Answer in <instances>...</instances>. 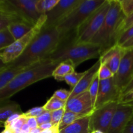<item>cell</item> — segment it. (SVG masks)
Listing matches in <instances>:
<instances>
[{"mask_svg":"<svg viewBox=\"0 0 133 133\" xmlns=\"http://www.w3.org/2000/svg\"><path fill=\"white\" fill-rule=\"evenodd\" d=\"M36 120H37L38 126L44 124V123H50V122H51V112L47 111L46 110V111H45L44 113H43L40 116L36 118Z\"/></svg>","mask_w":133,"mask_h":133,"instance_id":"obj_36","label":"cell"},{"mask_svg":"<svg viewBox=\"0 0 133 133\" xmlns=\"http://www.w3.org/2000/svg\"><path fill=\"white\" fill-rule=\"evenodd\" d=\"M99 83L100 79L98 77V74H97V75H96V77L94 78L92 83L91 84L89 89H88V92H89L90 96L91 97L92 106H93L94 107V110L96 100H97V95H98L99 88Z\"/></svg>","mask_w":133,"mask_h":133,"instance_id":"obj_27","label":"cell"},{"mask_svg":"<svg viewBox=\"0 0 133 133\" xmlns=\"http://www.w3.org/2000/svg\"><path fill=\"white\" fill-rule=\"evenodd\" d=\"M114 75L112 72L106 65L101 64L99 70L98 71V77L100 80H106V79H110L113 77Z\"/></svg>","mask_w":133,"mask_h":133,"instance_id":"obj_32","label":"cell"},{"mask_svg":"<svg viewBox=\"0 0 133 133\" xmlns=\"http://www.w3.org/2000/svg\"><path fill=\"white\" fill-rule=\"evenodd\" d=\"M133 37V25L131 26L125 30L120 35L119 38H118V42H117V45L121 46L123 45V44L129 40Z\"/></svg>","mask_w":133,"mask_h":133,"instance_id":"obj_31","label":"cell"},{"mask_svg":"<svg viewBox=\"0 0 133 133\" xmlns=\"http://www.w3.org/2000/svg\"><path fill=\"white\" fill-rule=\"evenodd\" d=\"M100 66H101V62L99 60H98V61L96 62L92 67L85 71V74L82 77L79 83L77 84L76 87L74 89L70 90V98L88 90L94 79L98 74Z\"/></svg>","mask_w":133,"mask_h":133,"instance_id":"obj_16","label":"cell"},{"mask_svg":"<svg viewBox=\"0 0 133 133\" xmlns=\"http://www.w3.org/2000/svg\"><path fill=\"white\" fill-rule=\"evenodd\" d=\"M23 70V69L10 67L7 66L4 70L0 71V91L9 84V82L14 77L22 72Z\"/></svg>","mask_w":133,"mask_h":133,"instance_id":"obj_21","label":"cell"},{"mask_svg":"<svg viewBox=\"0 0 133 133\" xmlns=\"http://www.w3.org/2000/svg\"><path fill=\"white\" fill-rule=\"evenodd\" d=\"M110 7V0L105 2L96 9L76 31V41L79 43L90 42L99 31Z\"/></svg>","mask_w":133,"mask_h":133,"instance_id":"obj_8","label":"cell"},{"mask_svg":"<svg viewBox=\"0 0 133 133\" xmlns=\"http://www.w3.org/2000/svg\"><path fill=\"white\" fill-rule=\"evenodd\" d=\"M30 131H31V129H30L29 126L28 125L27 123H25L23 125V127L21 129V132L23 133H29Z\"/></svg>","mask_w":133,"mask_h":133,"instance_id":"obj_45","label":"cell"},{"mask_svg":"<svg viewBox=\"0 0 133 133\" xmlns=\"http://www.w3.org/2000/svg\"><path fill=\"white\" fill-rule=\"evenodd\" d=\"M16 22H24L21 18L14 14L1 12L0 13V31L5 30L9 27L12 23Z\"/></svg>","mask_w":133,"mask_h":133,"instance_id":"obj_22","label":"cell"},{"mask_svg":"<svg viewBox=\"0 0 133 133\" xmlns=\"http://www.w3.org/2000/svg\"><path fill=\"white\" fill-rule=\"evenodd\" d=\"M0 127H4V123H0Z\"/></svg>","mask_w":133,"mask_h":133,"instance_id":"obj_49","label":"cell"},{"mask_svg":"<svg viewBox=\"0 0 133 133\" xmlns=\"http://www.w3.org/2000/svg\"><path fill=\"white\" fill-rule=\"evenodd\" d=\"M75 67L70 61H64L61 62L53 71L52 77L58 81H64V78L67 75L75 71Z\"/></svg>","mask_w":133,"mask_h":133,"instance_id":"obj_18","label":"cell"},{"mask_svg":"<svg viewBox=\"0 0 133 133\" xmlns=\"http://www.w3.org/2000/svg\"><path fill=\"white\" fill-rule=\"evenodd\" d=\"M53 96L56 98L62 101H67L69 99L70 96V91L65 89H60L55 91L53 94Z\"/></svg>","mask_w":133,"mask_h":133,"instance_id":"obj_35","label":"cell"},{"mask_svg":"<svg viewBox=\"0 0 133 133\" xmlns=\"http://www.w3.org/2000/svg\"><path fill=\"white\" fill-rule=\"evenodd\" d=\"M59 0H37L36 9L41 15L45 14L53 9Z\"/></svg>","mask_w":133,"mask_h":133,"instance_id":"obj_23","label":"cell"},{"mask_svg":"<svg viewBox=\"0 0 133 133\" xmlns=\"http://www.w3.org/2000/svg\"><path fill=\"white\" fill-rule=\"evenodd\" d=\"M99 45L92 42L79 43L76 41V32L61 36L57 49L46 59L61 63L70 61L75 68L87 60L101 57Z\"/></svg>","mask_w":133,"mask_h":133,"instance_id":"obj_2","label":"cell"},{"mask_svg":"<svg viewBox=\"0 0 133 133\" xmlns=\"http://www.w3.org/2000/svg\"><path fill=\"white\" fill-rule=\"evenodd\" d=\"M27 123L28 124V125L29 126L31 130L38 127V125L36 118H34V117H29V118H27Z\"/></svg>","mask_w":133,"mask_h":133,"instance_id":"obj_39","label":"cell"},{"mask_svg":"<svg viewBox=\"0 0 133 133\" xmlns=\"http://www.w3.org/2000/svg\"><path fill=\"white\" fill-rule=\"evenodd\" d=\"M14 133H23V132H21V131H19V132H14Z\"/></svg>","mask_w":133,"mask_h":133,"instance_id":"obj_50","label":"cell"},{"mask_svg":"<svg viewBox=\"0 0 133 133\" xmlns=\"http://www.w3.org/2000/svg\"><path fill=\"white\" fill-rule=\"evenodd\" d=\"M84 74H85V71L80 73L74 71V73L67 75L64 78V81L66 82V83L70 87L71 90H72L76 87L77 84L79 83V82L80 81L82 77L84 76Z\"/></svg>","mask_w":133,"mask_h":133,"instance_id":"obj_28","label":"cell"},{"mask_svg":"<svg viewBox=\"0 0 133 133\" xmlns=\"http://www.w3.org/2000/svg\"><path fill=\"white\" fill-rule=\"evenodd\" d=\"M120 96L121 94L116 87L113 77L106 80H100L99 88L94 109L109 103L118 101Z\"/></svg>","mask_w":133,"mask_h":133,"instance_id":"obj_13","label":"cell"},{"mask_svg":"<svg viewBox=\"0 0 133 133\" xmlns=\"http://www.w3.org/2000/svg\"><path fill=\"white\" fill-rule=\"evenodd\" d=\"M91 133H104L102 131H99V130H94V131H92Z\"/></svg>","mask_w":133,"mask_h":133,"instance_id":"obj_48","label":"cell"},{"mask_svg":"<svg viewBox=\"0 0 133 133\" xmlns=\"http://www.w3.org/2000/svg\"><path fill=\"white\" fill-rule=\"evenodd\" d=\"M122 12L126 18L133 14V0H119Z\"/></svg>","mask_w":133,"mask_h":133,"instance_id":"obj_29","label":"cell"},{"mask_svg":"<svg viewBox=\"0 0 133 133\" xmlns=\"http://www.w3.org/2000/svg\"><path fill=\"white\" fill-rule=\"evenodd\" d=\"M105 1L82 0L81 2L67 16L60 21L55 25L59 31L61 36L76 32L78 28Z\"/></svg>","mask_w":133,"mask_h":133,"instance_id":"obj_5","label":"cell"},{"mask_svg":"<svg viewBox=\"0 0 133 133\" xmlns=\"http://www.w3.org/2000/svg\"><path fill=\"white\" fill-rule=\"evenodd\" d=\"M45 22L46 16L45 14H43L28 33L21 38L15 40L9 47L1 51L0 52V59L1 61L5 64L8 65L16 60L23 53L36 35L40 32L43 26L45 25Z\"/></svg>","mask_w":133,"mask_h":133,"instance_id":"obj_7","label":"cell"},{"mask_svg":"<svg viewBox=\"0 0 133 133\" xmlns=\"http://www.w3.org/2000/svg\"><path fill=\"white\" fill-rule=\"evenodd\" d=\"M6 66H7V65L5 64L1 61V60L0 59V71H2L3 70H4Z\"/></svg>","mask_w":133,"mask_h":133,"instance_id":"obj_46","label":"cell"},{"mask_svg":"<svg viewBox=\"0 0 133 133\" xmlns=\"http://www.w3.org/2000/svg\"><path fill=\"white\" fill-rule=\"evenodd\" d=\"M33 27L25 22H16L10 25L8 29L14 40H17L28 33Z\"/></svg>","mask_w":133,"mask_h":133,"instance_id":"obj_19","label":"cell"},{"mask_svg":"<svg viewBox=\"0 0 133 133\" xmlns=\"http://www.w3.org/2000/svg\"><path fill=\"white\" fill-rule=\"evenodd\" d=\"M132 88H133V78L132 79V80L131 81V82H130V83H129L128 85L127 86V87H126V88H125L124 90L123 91V92H122V95L125 94L127 93V92H129V90H131L132 89ZM122 95H121V96H122Z\"/></svg>","mask_w":133,"mask_h":133,"instance_id":"obj_44","label":"cell"},{"mask_svg":"<svg viewBox=\"0 0 133 133\" xmlns=\"http://www.w3.org/2000/svg\"><path fill=\"white\" fill-rule=\"evenodd\" d=\"M123 133H133V117L127 124Z\"/></svg>","mask_w":133,"mask_h":133,"instance_id":"obj_41","label":"cell"},{"mask_svg":"<svg viewBox=\"0 0 133 133\" xmlns=\"http://www.w3.org/2000/svg\"><path fill=\"white\" fill-rule=\"evenodd\" d=\"M41 131H42L40 129V128H39V127H37V128L31 130V131H30L29 133H40L41 132Z\"/></svg>","mask_w":133,"mask_h":133,"instance_id":"obj_47","label":"cell"},{"mask_svg":"<svg viewBox=\"0 0 133 133\" xmlns=\"http://www.w3.org/2000/svg\"><path fill=\"white\" fill-rule=\"evenodd\" d=\"M15 113H23L19 104L10 102L3 105H0V123L5 124L6 119Z\"/></svg>","mask_w":133,"mask_h":133,"instance_id":"obj_20","label":"cell"},{"mask_svg":"<svg viewBox=\"0 0 133 133\" xmlns=\"http://www.w3.org/2000/svg\"><path fill=\"white\" fill-rule=\"evenodd\" d=\"M66 110L83 115H89L94 110L88 90L69 98L66 101Z\"/></svg>","mask_w":133,"mask_h":133,"instance_id":"obj_14","label":"cell"},{"mask_svg":"<svg viewBox=\"0 0 133 133\" xmlns=\"http://www.w3.org/2000/svg\"><path fill=\"white\" fill-rule=\"evenodd\" d=\"M37 0H0V10L14 14L33 27L41 16L36 9Z\"/></svg>","mask_w":133,"mask_h":133,"instance_id":"obj_6","label":"cell"},{"mask_svg":"<svg viewBox=\"0 0 133 133\" xmlns=\"http://www.w3.org/2000/svg\"><path fill=\"white\" fill-rule=\"evenodd\" d=\"M84 116H85V115L76 114V113H74L73 112L66 110L64 114L63 118H62V120H61V123L58 125V129L60 131V130L65 128L66 127L70 125V124L75 122L77 119H80V118H83Z\"/></svg>","mask_w":133,"mask_h":133,"instance_id":"obj_24","label":"cell"},{"mask_svg":"<svg viewBox=\"0 0 133 133\" xmlns=\"http://www.w3.org/2000/svg\"><path fill=\"white\" fill-rule=\"evenodd\" d=\"M46 110L44 109V107H33L32 109H29L23 113L25 116L27 118L29 117H34V118H38L43 113H44Z\"/></svg>","mask_w":133,"mask_h":133,"instance_id":"obj_33","label":"cell"},{"mask_svg":"<svg viewBox=\"0 0 133 133\" xmlns=\"http://www.w3.org/2000/svg\"><path fill=\"white\" fill-rule=\"evenodd\" d=\"M58 64V62L45 59L23 70L0 91V105L29 86L52 77L53 71Z\"/></svg>","mask_w":133,"mask_h":133,"instance_id":"obj_3","label":"cell"},{"mask_svg":"<svg viewBox=\"0 0 133 133\" xmlns=\"http://www.w3.org/2000/svg\"><path fill=\"white\" fill-rule=\"evenodd\" d=\"M118 103V101H113L93 110L90 114L92 131L99 130L104 133H107Z\"/></svg>","mask_w":133,"mask_h":133,"instance_id":"obj_9","label":"cell"},{"mask_svg":"<svg viewBox=\"0 0 133 133\" xmlns=\"http://www.w3.org/2000/svg\"><path fill=\"white\" fill-rule=\"evenodd\" d=\"M132 25H133V14H131L130 16L126 18L125 19H124V21L123 22L120 28V35L125 31V30H126L127 29H128L129 27H130ZM119 36H120V35H119Z\"/></svg>","mask_w":133,"mask_h":133,"instance_id":"obj_37","label":"cell"},{"mask_svg":"<svg viewBox=\"0 0 133 133\" xmlns=\"http://www.w3.org/2000/svg\"><path fill=\"white\" fill-rule=\"evenodd\" d=\"M125 18L119 0H110V7L103 23L90 42L99 45L101 49V55L117 45L121 26Z\"/></svg>","mask_w":133,"mask_h":133,"instance_id":"obj_4","label":"cell"},{"mask_svg":"<svg viewBox=\"0 0 133 133\" xmlns=\"http://www.w3.org/2000/svg\"><path fill=\"white\" fill-rule=\"evenodd\" d=\"M123 53L124 49L116 45L101 55L99 60L101 64L106 65L112 74L115 75L119 68Z\"/></svg>","mask_w":133,"mask_h":133,"instance_id":"obj_15","label":"cell"},{"mask_svg":"<svg viewBox=\"0 0 133 133\" xmlns=\"http://www.w3.org/2000/svg\"><path fill=\"white\" fill-rule=\"evenodd\" d=\"M119 103L131 105L133 107V88L119 97Z\"/></svg>","mask_w":133,"mask_h":133,"instance_id":"obj_34","label":"cell"},{"mask_svg":"<svg viewBox=\"0 0 133 133\" xmlns=\"http://www.w3.org/2000/svg\"><path fill=\"white\" fill-rule=\"evenodd\" d=\"M14 41L15 40L9 32L8 28L0 31V52L9 47Z\"/></svg>","mask_w":133,"mask_h":133,"instance_id":"obj_26","label":"cell"},{"mask_svg":"<svg viewBox=\"0 0 133 133\" xmlns=\"http://www.w3.org/2000/svg\"><path fill=\"white\" fill-rule=\"evenodd\" d=\"M121 48L123 49H133V37L129 40L126 42L125 44L123 45H121Z\"/></svg>","mask_w":133,"mask_h":133,"instance_id":"obj_40","label":"cell"},{"mask_svg":"<svg viewBox=\"0 0 133 133\" xmlns=\"http://www.w3.org/2000/svg\"><path fill=\"white\" fill-rule=\"evenodd\" d=\"M91 132L90 114L77 119L70 125L59 131V133H91Z\"/></svg>","mask_w":133,"mask_h":133,"instance_id":"obj_17","label":"cell"},{"mask_svg":"<svg viewBox=\"0 0 133 133\" xmlns=\"http://www.w3.org/2000/svg\"><path fill=\"white\" fill-rule=\"evenodd\" d=\"M61 33L55 25H44L23 53L8 66L26 69L45 60L57 49Z\"/></svg>","mask_w":133,"mask_h":133,"instance_id":"obj_1","label":"cell"},{"mask_svg":"<svg viewBox=\"0 0 133 133\" xmlns=\"http://www.w3.org/2000/svg\"><path fill=\"white\" fill-rule=\"evenodd\" d=\"M1 12H3V11H1V10H0V13H1Z\"/></svg>","mask_w":133,"mask_h":133,"instance_id":"obj_51","label":"cell"},{"mask_svg":"<svg viewBox=\"0 0 133 133\" xmlns=\"http://www.w3.org/2000/svg\"><path fill=\"white\" fill-rule=\"evenodd\" d=\"M132 117V107L119 103L107 133H123Z\"/></svg>","mask_w":133,"mask_h":133,"instance_id":"obj_11","label":"cell"},{"mask_svg":"<svg viewBox=\"0 0 133 133\" xmlns=\"http://www.w3.org/2000/svg\"><path fill=\"white\" fill-rule=\"evenodd\" d=\"M53 127H54V126H53V125L52 124L51 122L50 123H44V124L38 126V127L40 128V129L41 130V131H45V130L50 129L53 128Z\"/></svg>","mask_w":133,"mask_h":133,"instance_id":"obj_42","label":"cell"},{"mask_svg":"<svg viewBox=\"0 0 133 133\" xmlns=\"http://www.w3.org/2000/svg\"><path fill=\"white\" fill-rule=\"evenodd\" d=\"M22 114H23V113H15V114L10 116L6 119V122H5L4 127H5V128H6V127H9V125L10 124V123H12L14 121L16 120L17 119H18V118H19V116H20Z\"/></svg>","mask_w":133,"mask_h":133,"instance_id":"obj_38","label":"cell"},{"mask_svg":"<svg viewBox=\"0 0 133 133\" xmlns=\"http://www.w3.org/2000/svg\"><path fill=\"white\" fill-rule=\"evenodd\" d=\"M65 111H66V109L64 108V109L51 112V123L53 125V126L58 127L62 118H63Z\"/></svg>","mask_w":133,"mask_h":133,"instance_id":"obj_30","label":"cell"},{"mask_svg":"<svg viewBox=\"0 0 133 133\" xmlns=\"http://www.w3.org/2000/svg\"><path fill=\"white\" fill-rule=\"evenodd\" d=\"M1 133H4V131H3V132H1Z\"/></svg>","mask_w":133,"mask_h":133,"instance_id":"obj_52","label":"cell"},{"mask_svg":"<svg viewBox=\"0 0 133 133\" xmlns=\"http://www.w3.org/2000/svg\"><path fill=\"white\" fill-rule=\"evenodd\" d=\"M82 0H59L58 3L50 11L45 14V25H56L60 21L67 16Z\"/></svg>","mask_w":133,"mask_h":133,"instance_id":"obj_12","label":"cell"},{"mask_svg":"<svg viewBox=\"0 0 133 133\" xmlns=\"http://www.w3.org/2000/svg\"><path fill=\"white\" fill-rule=\"evenodd\" d=\"M133 78V49H124L119 68L114 75V83L121 95Z\"/></svg>","mask_w":133,"mask_h":133,"instance_id":"obj_10","label":"cell"},{"mask_svg":"<svg viewBox=\"0 0 133 133\" xmlns=\"http://www.w3.org/2000/svg\"><path fill=\"white\" fill-rule=\"evenodd\" d=\"M66 101H62L56 98L54 96L50 97L49 100L44 104V109L47 111L53 112L55 110H59V109L66 108Z\"/></svg>","mask_w":133,"mask_h":133,"instance_id":"obj_25","label":"cell"},{"mask_svg":"<svg viewBox=\"0 0 133 133\" xmlns=\"http://www.w3.org/2000/svg\"><path fill=\"white\" fill-rule=\"evenodd\" d=\"M40 133H59V129H58V127L54 126L53 128L50 129L42 131Z\"/></svg>","mask_w":133,"mask_h":133,"instance_id":"obj_43","label":"cell"}]
</instances>
